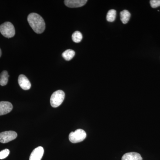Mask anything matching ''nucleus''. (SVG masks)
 Masks as SVG:
<instances>
[{
  "mask_svg": "<svg viewBox=\"0 0 160 160\" xmlns=\"http://www.w3.org/2000/svg\"><path fill=\"white\" fill-rule=\"evenodd\" d=\"M28 22L33 31L38 33H42L46 28V24L43 18L38 13H30L27 18Z\"/></svg>",
  "mask_w": 160,
  "mask_h": 160,
  "instance_id": "nucleus-1",
  "label": "nucleus"
},
{
  "mask_svg": "<svg viewBox=\"0 0 160 160\" xmlns=\"http://www.w3.org/2000/svg\"><path fill=\"white\" fill-rule=\"evenodd\" d=\"M0 32L3 36L7 38L13 37L15 34L14 26L10 22H6L0 26Z\"/></svg>",
  "mask_w": 160,
  "mask_h": 160,
  "instance_id": "nucleus-2",
  "label": "nucleus"
},
{
  "mask_svg": "<svg viewBox=\"0 0 160 160\" xmlns=\"http://www.w3.org/2000/svg\"><path fill=\"white\" fill-rule=\"evenodd\" d=\"M65 93L62 90H58L54 92L50 98V104L54 108L58 107L62 103L65 99Z\"/></svg>",
  "mask_w": 160,
  "mask_h": 160,
  "instance_id": "nucleus-3",
  "label": "nucleus"
},
{
  "mask_svg": "<svg viewBox=\"0 0 160 160\" xmlns=\"http://www.w3.org/2000/svg\"><path fill=\"white\" fill-rule=\"evenodd\" d=\"M86 137V132L82 129H78L74 132H72L69 135V141L73 143L82 142Z\"/></svg>",
  "mask_w": 160,
  "mask_h": 160,
  "instance_id": "nucleus-4",
  "label": "nucleus"
},
{
  "mask_svg": "<svg viewBox=\"0 0 160 160\" xmlns=\"http://www.w3.org/2000/svg\"><path fill=\"white\" fill-rule=\"evenodd\" d=\"M18 134L16 132L8 131L0 133V142L6 143L11 142L17 137Z\"/></svg>",
  "mask_w": 160,
  "mask_h": 160,
  "instance_id": "nucleus-5",
  "label": "nucleus"
},
{
  "mask_svg": "<svg viewBox=\"0 0 160 160\" xmlns=\"http://www.w3.org/2000/svg\"><path fill=\"white\" fill-rule=\"evenodd\" d=\"M18 82L20 87L24 90H29L31 88V83L24 75H20L18 79Z\"/></svg>",
  "mask_w": 160,
  "mask_h": 160,
  "instance_id": "nucleus-6",
  "label": "nucleus"
},
{
  "mask_svg": "<svg viewBox=\"0 0 160 160\" xmlns=\"http://www.w3.org/2000/svg\"><path fill=\"white\" fill-rule=\"evenodd\" d=\"M87 0H66L65 5L69 8H78L82 7L87 3Z\"/></svg>",
  "mask_w": 160,
  "mask_h": 160,
  "instance_id": "nucleus-7",
  "label": "nucleus"
},
{
  "mask_svg": "<svg viewBox=\"0 0 160 160\" xmlns=\"http://www.w3.org/2000/svg\"><path fill=\"white\" fill-rule=\"evenodd\" d=\"M13 106L9 102H0V116L9 113L12 110Z\"/></svg>",
  "mask_w": 160,
  "mask_h": 160,
  "instance_id": "nucleus-8",
  "label": "nucleus"
},
{
  "mask_svg": "<svg viewBox=\"0 0 160 160\" xmlns=\"http://www.w3.org/2000/svg\"><path fill=\"white\" fill-rule=\"evenodd\" d=\"M44 152V149L41 146L35 148L32 152L29 160H41L42 158Z\"/></svg>",
  "mask_w": 160,
  "mask_h": 160,
  "instance_id": "nucleus-9",
  "label": "nucleus"
},
{
  "mask_svg": "<svg viewBox=\"0 0 160 160\" xmlns=\"http://www.w3.org/2000/svg\"><path fill=\"white\" fill-rule=\"evenodd\" d=\"M122 160H142V158L138 152H130L124 154Z\"/></svg>",
  "mask_w": 160,
  "mask_h": 160,
  "instance_id": "nucleus-10",
  "label": "nucleus"
},
{
  "mask_svg": "<svg viewBox=\"0 0 160 160\" xmlns=\"http://www.w3.org/2000/svg\"><path fill=\"white\" fill-rule=\"evenodd\" d=\"M9 75L8 72L4 70L0 74V85L5 86L7 85L9 79Z\"/></svg>",
  "mask_w": 160,
  "mask_h": 160,
  "instance_id": "nucleus-11",
  "label": "nucleus"
},
{
  "mask_svg": "<svg viewBox=\"0 0 160 160\" xmlns=\"http://www.w3.org/2000/svg\"><path fill=\"white\" fill-rule=\"evenodd\" d=\"M131 14L128 10H124L120 13L121 21L123 24H126L128 22L130 19Z\"/></svg>",
  "mask_w": 160,
  "mask_h": 160,
  "instance_id": "nucleus-12",
  "label": "nucleus"
},
{
  "mask_svg": "<svg viewBox=\"0 0 160 160\" xmlns=\"http://www.w3.org/2000/svg\"><path fill=\"white\" fill-rule=\"evenodd\" d=\"M75 55V52L72 49H67L65 52H63L62 55L63 58L65 59L66 61H70L74 57Z\"/></svg>",
  "mask_w": 160,
  "mask_h": 160,
  "instance_id": "nucleus-13",
  "label": "nucleus"
},
{
  "mask_svg": "<svg viewBox=\"0 0 160 160\" xmlns=\"http://www.w3.org/2000/svg\"><path fill=\"white\" fill-rule=\"evenodd\" d=\"M117 12L114 9L109 10L106 16V19L108 22H114L116 17Z\"/></svg>",
  "mask_w": 160,
  "mask_h": 160,
  "instance_id": "nucleus-14",
  "label": "nucleus"
},
{
  "mask_svg": "<svg viewBox=\"0 0 160 160\" xmlns=\"http://www.w3.org/2000/svg\"><path fill=\"white\" fill-rule=\"evenodd\" d=\"M72 41L75 43H79L82 41L83 36L82 33L79 31H75L72 36Z\"/></svg>",
  "mask_w": 160,
  "mask_h": 160,
  "instance_id": "nucleus-15",
  "label": "nucleus"
},
{
  "mask_svg": "<svg viewBox=\"0 0 160 160\" xmlns=\"http://www.w3.org/2000/svg\"><path fill=\"white\" fill-rule=\"evenodd\" d=\"M10 151L9 149H5L0 152V159L6 158L9 155Z\"/></svg>",
  "mask_w": 160,
  "mask_h": 160,
  "instance_id": "nucleus-16",
  "label": "nucleus"
},
{
  "mask_svg": "<svg viewBox=\"0 0 160 160\" xmlns=\"http://www.w3.org/2000/svg\"><path fill=\"white\" fill-rule=\"evenodd\" d=\"M150 4L152 8H156L160 6V0H151Z\"/></svg>",
  "mask_w": 160,
  "mask_h": 160,
  "instance_id": "nucleus-17",
  "label": "nucleus"
},
{
  "mask_svg": "<svg viewBox=\"0 0 160 160\" xmlns=\"http://www.w3.org/2000/svg\"><path fill=\"white\" fill-rule=\"evenodd\" d=\"M2 50H1V49H0V57H1V56H2Z\"/></svg>",
  "mask_w": 160,
  "mask_h": 160,
  "instance_id": "nucleus-18",
  "label": "nucleus"
}]
</instances>
